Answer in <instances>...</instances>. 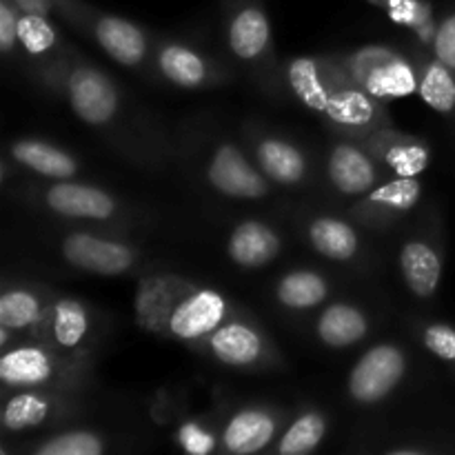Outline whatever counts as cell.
I'll return each instance as SVG.
<instances>
[{
	"mask_svg": "<svg viewBox=\"0 0 455 455\" xmlns=\"http://www.w3.org/2000/svg\"><path fill=\"white\" fill-rule=\"evenodd\" d=\"M138 323L176 340L209 338L229 314V302L216 289H194L173 278L140 283L136 298Z\"/></svg>",
	"mask_w": 455,
	"mask_h": 455,
	"instance_id": "obj_1",
	"label": "cell"
},
{
	"mask_svg": "<svg viewBox=\"0 0 455 455\" xmlns=\"http://www.w3.org/2000/svg\"><path fill=\"white\" fill-rule=\"evenodd\" d=\"M407 373V355L395 345H376L351 369L347 389L360 404L382 403Z\"/></svg>",
	"mask_w": 455,
	"mask_h": 455,
	"instance_id": "obj_2",
	"label": "cell"
},
{
	"mask_svg": "<svg viewBox=\"0 0 455 455\" xmlns=\"http://www.w3.org/2000/svg\"><path fill=\"white\" fill-rule=\"evenodd\" d=\"M354 78L376 100H398L418 89L413 67L387 49H364L354 58Z\"/></svg>",
	"mask_w": 455,
	"mask_h": 455,
	"instance_id": "obj_3",
	"label": "cell"
},
{
	"mask_svg": "<svg viewBox=\"0 0 455 455\" xmlns=\"http://www.w3.org/2000/svg\"><path fill=\"white\" fill-rule=\"evenodd\" d=\"M67 96L83 123L107 124L118 111V92L105 74L92 67H76L67 78Z\"/></svg>",
	"mask_w": 455,
	"mask_h": 455,
	"instance_id": "obj_4",
	"label": "cell"
},
{
	"mask_svg": "<svg viewBox=\"0 0 455 455\" xmlns=\"http://www.w3.org/2000/svg\"><path fill=\"white\" fill-rule=\"evenodd\" d=\"M62 256L76 269L98 275H120L133 265V251L116 240L76 231L62 243Z\"/></svg>",
	"mask_w": 455,
	"mask_h": 455,
	"instance_id": "obj_5",
	"label": "cell"
},
{
	"mask_svg": "<svg viewBox=\"0 0 455 455\" xmlns=\"http://www.w3.org/2000/svg\"><path fill=\"white\" fill-rule=\"evenodd\" d=\"M207 178L213 189L229 198H262L267 180L247 163L243 151L234 145H220L213 151L207 167Z\"/></svg>",
	"mask_w": 455,
	"mask_h": 455,
	"instance_id": "obj_6",
	"label": "cell"
},
{
	"mask_svg": "<svg viewBox=\"0 0 455 455\" xmlns=\"http://www.w3.org/2000/svg\"><path fill=\"white\" fill-rule=\"evenodd\" d=\"M56 373V355L38 345L16 347L0 358V380L12 389H36L52 382Z\"/></svg>",
	"mask_w": 455,
	"mask_h": 455,
	"instance_id": "obj_7",
	"label": "cell"
},
{
	"mask_svg": "<svg viewBox=\"0 0 455 455\" xmlns=\"http://www.w3.org/2000/svg\"><path fill=\"white\" fill-rule=\"evenodd\" d=\"M47 207L65 218H87V220H107L114 216L116 203L109 194L92 185L78 182H58L49 187Z\"/></svg>",
	"mask_w": 455,
	"mask_h": 455,
	"instance_id": "obj_8",
	"label": "cell"
},
{
	"mask_svg": "<svg viewBox=\"0 0 455 455\" xmlns=\"http://www.w3.org/2000/svg\"><path fill=\"white\" fill-rule=\"evenodd\" d=\"M207 340L218 363L227 367H251L265 354V338L260 331L240 320L222 323Z\"/></svg>",
	"mask_w": 455,
	"mask_h": 455,
	"instance_id": "obj_9",
	"label": "cell"
},
{
	"mask_svg": "<svg viewBox=\"0 0 455 455\" xmlns=\"http://www.w3.org/2000/svg\"><path fill=\"white\" fill-rule=\"evenodd\" d=\"M329 178L340 194L367 196L376 189L378 169L363 149L342 142L329 154Z\"/></svg>",
	"mask_w": 455,
	"mask_h": 455,
	"instance_id": "obj_10",
	"label": "cell"
},
{
	"mask_svg": "<svg viewBox=\"0 0 455 455\" xmlns=\"http://www.w3.org/2000/svg\"><path fill=\"white\" fill-rule=\"evenodd\" d=\"M275 418L265 409H243L227 422L222 431V447L229 453H258L274 440Z\"/></svg>",
	"mask_w": 455,
	"mask_h": 455,
	"instance_id": "obj_11",
	"label": "cell"
},
{
	"mask_svg": "<svg viewBox=\"0 0 455 455\" xmlns=\"http://www.w3.org/2000/svg\"><path fill=\"white\" fill-rule=\"evenodd\" d=\"M98 44L114 58L118 65L136 67L147 53L145 31L132 20L120 16H100L93 27Z\"/></svg>",
	"mask_w": 455,
	"mask_h": 455,
	"instance_id": "obj_12",
	"label": "cell"
},
{
	"mask_svg": "<svg viewBox=\"0 0 455 455\" xmlns=\"http://www.w3.org/2000/svg\"><path fill=\"white\" fill-rule=\"evenodd\" d=\"M324 114L338 124V127L358 129L373 127L380 120V105L376 98L360 84H340L329 93V105Z\"/></svg>",
	"mask_w": 455,
	"mask_h": 455,
	"instance_id": "obj_13",
	"label": "cell"
},
{
	"mask_svg": "<svg viewBox=\"0 0 455 455\" xmlns=\"http://www.w3.org/2000/svg\"><path fill=\"white\" fill-rule=\"evenodd\" d=\"M400 269L407 287L418 298H431L443 278V258L425 240H409L400 251Z\"/></svg>",
	"mask_w": 455,
	"mask_h": 455,
	"instance_id": "obj_14",
	"label": "cell"
},
{
	"mask_svg": "<svg viewBox=\"0 0 455 455\" xmlns=\"http://www.w3.org/2000/svg\"><path fill=\"white\" fill-rule=\"evenodd\" d=\"M280 249V238L271 227L258 220H244L231 234L227 251L229 258L240 267H262L275 258Z\"/></svg>",
	"mask_w": 455,
	"mask_h": 455,
	"instance_id": "obj_15",
	"label": "cell"
},
{
	"mask_svg": "<svg viewBox=\"0 0 455 455\" xmlns=\"http://www.w3.org/2000/svg\"><path fill=\"white\" fill-rule=\"evenodd\" d=\"M40 324L44 327V338L49 345L62 351L78 349L89 333L87 309L71 298H60L53 302Z\"/></svg>",
	"mask_w": 455,
	"mask_h": 455,
	"instance_id": "obj_16",
	"label": "cell"
},
{
	"mask_svg": "<svg viewBox=\"0 0 455 455\" xmlns=\"http://www.w3.org/2000/svg\"><path fill=\"white\" fill-rule=\"evenodd\" d=\"M318 338L331 349H347L369 333V320L358 307L338 302L323 311L315 324Z\"/></svg>",
	"mask_w": 455,
	"mask_h": 455,
	"instance_id": "obj_17",
	"label": "cell"
},
{
	"mask_svg": "<svg viewBox=\"0 0 455 455\" xmlns=\"http://www.w3.org/2000/svg\"><path fill=\"white\" fill-rule=\"evenodd\" d=\"M227 40L240 60H253L265 52L271 40L269 18L260 7L247 4L231 18Z\"/></svg>",
	"mask_w": 455,
	"mask_h": 455,
	"instance_id": "obj_18",
	"label": "cell"
},
{
	"mask_svg": "<svg viewBox=\"0 0 455 455\" xmlns=\"http://www.w3.org/2000/svg\"><path fill=\"white\" fill-rule=\"evenodd\" d=\"M12 156L31 172L40 173L44 178H53V180H67V178H74L76 172H78V164L67 151L43 140L13 142Z\"/></svg>",
	"mask_w": 455,
	"mask_h": 455,
	"instance_id": "obj_19",
	"label": "cell"
},
{
	"mask_svg": "<svg viewBox=\"0 0 455 455\" xmlns=\"http://www.w3.org/2000/svg\"><path fill=\"white\" fill-rule=\"evenodd\" d=\"M262 173L280 185H296L305 178V156L289 142L278 138H265L256 149Z\"/></svg>",
	"mask_w": 455,
	"mask_h": 455,
	"instance_id": "obj_20",
	"label": "cell"
},
{
	"mask_svg": "<svg viewBox=\"0 0 455 455\" xmlns=\"http://www.w3.org/2000/svg\"><path fill=\"white\" fill-rule=\"evenodd\" d=\"M309 240L320 256L340 262L351 260L360 247L355 229L340 218H315L309 227Z\"/></svg>",
	"mask_w": 455,
	"mask_h": 455,
	"instance_id": "obj_21",
	"label": "cell"
},
{
	"mask_svg": "<svg viewBox=\"0 0 455 455\" xmlns=\"http://www.w3.org/2000/svg\"><path fill=\"white\" fill-rule=\"evenodd\" d=\"M287 78L289 87L293 89V93H296V98L302 105L318 111V114H324V111H327L331 89H329L327 80H324L315 58H293V60L289 62Z\"/></svg>",
	"mask_w": 455,
	"mask_h": 455,
	"instance_id": "obj_22",
	"label": "cell"
},
{
	"mask_svg": "<svg viewBox=\"0 0 455 455\" xmlns=\"http://www.w3.org/2000/svg\"><path fill=\"white\" fill-rule=\"evenodd\" d=\"M158 67L164 78L178 87L194 89L207 80V62L185 44H167L158 53Z\"/></svg>",
	"mask_w": 455,
	"mask_h": 455,
	"instance_id": "obj_23",
	"label": "cell"
},
{
	"mask_svg": "<svg viewBox=\"0 0 455 455\" xmlns=\"http://www.w3.org/2000/svg\"><path fill=\"white\" fill-rule=\"evenodd\" d=\"M275 296L289 309H314L329 296V287L324 278L315 271H291L278 283Z\"/></svg>",
	"mask_w": 455,
	"mask_h": 455,
	"instance_id": "obj_24",
	"label": "cell"
},
{
	"mask_svg": "<svg viewBox=\"0 0 455 455\" xmlns=\"http://www.w3.org/2000/svg\"><path fill=\"white\" fill-rule=\"evenodd\" d=\"M418 92L422 100L438 114L455 111V71L444 65L440 58L427 62L422 76L418 78Z\"/></svg>",
	"mask_w": 455,
	"mask_h": 455,
	"instance_id": "obj_25",
	"label": "cell"
},
{
	"mask_svg": "<svg viewBox=\"0 0 455 455\" xmlns=\"http://www.w3.org/2000/svg\"><path fill=\"white\" fill-rule=\"evenodd\" d=\"M44 314L43 302L29 289H9L0 298V327L12 331L31 329L43 323Z\"/></svg>",
	"mask_w": 455,
	"mask_h": 455,
	"instance_id": "obj_26",
	"label": "cell"
},
{
	"mask_svg": "<svg viewBox=\"0 0 455 455\" xmlns=\"http://www.w3.org/2000/svg\"><path fill=\"white\" fill-rule=\"evenodd\" d=\"M52 404L36 391H18L7 400L3 411V427L7 431H27L47 420Z\"/></svg>",
	"mask_w": 455,
	"mask_h": 455,
	"instance_id": "obj_27",
	"label": "cell"
},
{
	"mask_svg": "<svg viewBox=\"0 0 455 455\" xmlns=\"http://www.w3.org/2000/svg\"><path fill=\"white\" fill-rule=\"evenodd\" d=\"M324 434H327V420L323 413L309 411L302 413L280 438L278 453L283 455H302L309 453L323 443Z\"/></svg>",
	"mask_w": 455,
	"mask_h": 455,
	"instance_id": "obj_28",
	"label": "cell"
},
{
	"mask_svg": "<svg viewBox=\"0 0 455 455\" xmlns=\"http://www.w3.org/2000/svg\"><path fill=\"white\" fill-rule=\"evenodd\" d=\"M422 196V185L418 178L398 176L391 182L376 187L367 194V203L371 207L387 209V212H409L416 207Z\"/></svg>",
	"mask_w": 455,
	"mask_h": 455,
	"instance_id": "obj_29",
	"label": "cell"
},
{
	"mask_svg": "<svg viewBox=\"0 0 455 455\" xmlns=\"http://www.w3.org/2000/svg\"><path fill=\"white\" fill-rule=\"evenodd\" d=\"M382 158H385L387 167H391V172H395V176L418 178L429 167L431 151L422 142H391V145H387L382 149Z\"/></svg>",
	"mask_w": 455,
	"mask_h": 455,
	"instance_id": "obj_30",
	"label": "cell"
},
{
	"mask_svg": "<svg viewBox=\"0 0 455 455\" xmlns=\"http://www.w3.org/2000/svg\"><path fill=\"white\" fill-rule=\"evenodd\" d=\"M56 29L52 22L44 18V13L38 12H25L18 18V40L25 47L27 53L31 56H40L53 49L56 44Z\"/></svg>",
	"mask_w": 455,
	"mask_h": 455,
	"instance_id": "obj_31",
	"label": "cell"
},
{
	"mask_svg": "<svg viewBox=\"0 0 455 455\" xmlns=\"http://www.w3.org/2000/svg\"><path fill=\"white\" fill-rule=\"evenodd\" d=\"M105 444L96 434L89 431H71V434L56 435L36 449L38 455H100Z\"/></svg>",
	"mask_w": 455,
	"mask_h": 455,
	"instance_id": "obj_32",
	"label": "cell"
},
{
	"mask_svg": "<svg viewBox=\"0 0 455 455\" xmlns=\"http://www.w3.org/2000/svg\"><path fill=\"white\" fill-rule=\"evenodd\" d=\"M422 345L435 358L444 363H455V327L444 323H434L422 331Z\"/></svg>",
	"mask_w": 455,
	"mask_h": 455,
	"instance_id": "obj_33",
	"label": "cell"
},
{
	"mask_svg": "<svg viewBox=\"0 0 455 455\" xmlns=\"http://www.w3.org/2000/svg\"><path fill=\"white\" fill-rule=\"evenodd\" d=\"M178 443L185 451L194 455H207L216 447V438L209 431H204L198 422H187L178 431Z\"/></svg>",
	"mask_w": 455,
	"mask_h": 455,
	"instance_id": "obj_34",
	"label": "cell"
},
{
	"mask_svg": "<svg viewBox=\"0 0 455 455\" xmlns=\"http://www.w3.org/2000/svg\"><path fill=\"white\" fill-rule=\"evenodd\" d=\"M434 56L455 71V12L444 18L435 29Z\"/></svg>",
	"mask_w": 455,
	"mask_h": 455,
	"instance_id": "obj_35",
	"label": "cell"
},
{
	"mask_svg": "<svg viewBox=\"0 0 455 455\" xmlns=\"http://www.w3.org/2000/svg\"><path fill=\"white\" fill-rule=\"evenodd\" d=\"M18 13L12 7L9 0L0 3V47L4 53H9L13 49V43L18 40Z\"/></svg>",
	"mask_w": 455,
	"mask_h": 455,
	"instance_id": "obj_36",
	"label": "cell"
}]
</instances>
